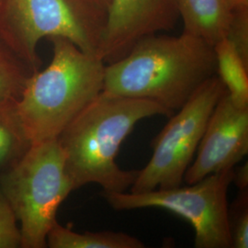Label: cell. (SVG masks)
I'll use <instances>...</instances> for the list:
<instances>
[{
  "instance_id": "ba28073f",
  "label": "cell",
  "mask_w": 248,
  "mask_h": 248,
  "mask_svg": "<svg viewBox=\"0 0 248 248\" xmlns=\"http://www.w3.org/2000/svg\"><path fill=\"white\" fill-rule=\"evenodd\" d=\"M248 154V108L235 106L225 90L210 116L183 181L192 184L232 169Z\"/></svg>"
},
{
  "instance_id": "2e32d148",
  "label": "cell",
  "mask_w": 248,
  "mask_h": 248,
  "mask_svg": "<svg viewBox=\"0 0 248 248\" xmlns=\"http://www.w3.org/2000/svg\"><path fill=\"white\" fill-rule=\"evenodd\" d=\"M21 248L17 218L0 189V248Z\"/></svg>"
},
{
  "instance_id": "5bb4252c",
  "label": "cell",
  "mask_w": 248,
  "mask_h": 248,
  "mask_svg": "<svg viewBox=\"0 0 248 248\" xmlns=\"http://www.w3.org/2000/svg\"><path fill=\"white\" fill-rule=\"evenodd\" d=\"M36 71L0 33V99H18Z\"/></svg>"
},
{
  "instance_id": "9c48e42d",
  "label": "cell",
  "mask_w": 248,
  "mask_h": 248,
  "mask_svg": "<svg viewBox=\"0 0 248 248\" xmlns=\"http://www.w3.org/2000/svg\"><path fill=\"white\" fill-rule=\"evenodd\" d=\"M178 18L177 0H108L98 56L115 62L142 38L172 30Z\"/></svg>"
},
{
  "instance_id": "3957f363",
  "label": "cell",
  "mask_w": 248,
  "mask_h": 248,
  "mask_svg": "<svg viewBox=\"0 0 248 248\" xmlns=\"http://www.w3.org/2000/svg\"><path fill=\"white\" fill-rule=\"evenodd\" d=\"M53 58L32 74L15 108L32 143L57 140L62 131L103 91L106 63L62 37L48 39Z\"/></svg>"
},
{
  "instance_id": "7a4b0ae2",
  "label": "cell",
  "mask_w": 248,
  "mask_h": 248,
  "mask_svg": "<svg viewBox=\"0 0 248 248\" xmlns=\"http://www.w3.org/2000/svg\"><path fill=\"white\" fill-rule=\"evenodd\" d=\"M173 113L158 103L102 91L59 135L65 169L74 188L96 183L104 192H125L139 170L121 169L116 157L135 125L153 116Z\"/></svg>"
},
{
  "instance_id": "7c38bea8",
  "label": "cell",
  "mask_w": 248,
  "mask_h": 248,
  "mask_svg": "<svg viewBox=\"0 0 248 248\" xmlns=\"http://www.w3.org/2000/svg\"><path fill=\"white\" fill-rule=\"evenodd\" d=\"M214 47L217 76L235 106L248 108V63L227 38Z\"/></svg>"
},
{
  "instance_id": "9a60e30c",
  "label": "cell",
  "mask_w": 248,
  "mask_h": 248,
  "mask_svg": "<svg viewBox=\"0 0 248 248\" xmlns=\"http://www.w3.org/2000/svg\"><path fill=\"white\" fill-rule=\"evenodd\" d=\"M248 189L241 190V194L229 207L232 248H248Z\"/></svg>"
},
{
  "instance_id": "ac0fdd59",
  "label": "cell",
  "mask_w": 248,
  "mask_h": 248,
  "mask_svg": "<svg viewBox=\"0 0 248 248\" xmlns=\"http://www.w3.org/2000/svg\"><path fill=\"white\" fill-rule=\"evenodd\" d=\"M232 183H234L235 186L240 190L248 189V165L246 163L243 166L234 167L232 169Z\"/></svg>"
},
{
  "instance_id": "5b68a950",
  "label": "cell",
  "mask_w": 248,
  "mask_h": 248,
  "mask_svg": "<svg viewBox=\"0 0 248 248\" xmlns=\"http://www.w3.org/2000/svg\"><path fill=\"white\" fill-rule=\"evenodd\" d=\"M106 13L85 0H0V33L34 69L41 40L62 37L98 56Z\"/></svg>"
},
{
  "instance_id": "e0dca14e",
  "label": "cell",
  "mask_w": 248,
  "mask_h": 248,
  "mask_svg": "<svg viewBox=\"0 0 248 248\" xmlns=\"http://www.w3.org/2000/svg\"><path fill=\"white\" fill-rule=\"evenodd\" d=\"M241 57L248 63V9L233 12V18L226 37Z\"/></svg>"
},
{
  "instance_id": "8992f818",
  "label": "cell",
  "mask_w": 248,
  "mask_h": 248,
  "mask_svg": "<svg viewBox=\"0 0 248 248\" xmlns=\"http://www.w3.org/2000/svg\"><path fill=\"white\" fill-rule=\"evenodd\" d=\"M232 180L230 169L185 186L157 188L142 193L102 191V196L115 211L157 208L182 217L194 229L196 248H230L227 192Z\"/></svg>"
},
{
  "instance_id": "277c9868",
  "label": "cell",
  "mask_w": 248,
  "mask_h": 248,
  "mask_svg": "<svg viewBox=\"0 0 248 248\" xmlns=\"http://www.w3.org/2000/svg\"><path fill=\"white\" fill-rule=\"evenodd\" d=\"M0 189L18 221L21 248H47L60 205L75 190L57 140L32 143L0 177Z\"/></svg>"
},
{
  "instance_id": "30bf717a",
  "label": "cell",
  "mask_w": 248,
  "mask_h": 248,
  "mask_svg": "<svg viewBox=\"0 0 248 248\" xmlns=\"http://www.w3.org/2000/svg\"><path fill=\"white\" fill-rule=\"evenodd\" d=\"M183 32L216 45L228 35L233 18L225 0H177Z\"/></svg>"
},
{
  "instance_id": "d6986e66",
  "label": "cell",
  "mask_w": 248,
  "mask_h": 248,
  "mask_svg": "<svg viewBox=\"0 0 248 248\" xmlns=\"http://www.w3.org/2000/svg\"><path fill=\"white\" fill-rule=\"evenodd\" d=\"M232 12L248 9V0H225Z\"/></svg>"
},
{
  "instance_id": "8fae6325",
  "label": "cell",
  "mask_w": 248,
  "mask_h": 248,
  "mask_svg": "<svg viewBox=\"0 0 248 248\" xmlns=\"http://www.w3.org/2000/svg\"><path fill=\"white\" fill-rule=\"evenodd\" d=\"M50 248H143L141 240L122 232L102 231L83 233L55 222L47 235Z\"/></svg>"
},
{
  "instance_id": "6da1fadb",
  "label": "cell",
  "mask_w": 248,
  "mask_h": 248,
  "mask_svg": "<svg viewBox=\"0 0 248 248\" xmlns=\"http://www.w3.org/2000/svg\"><path fill=\"white\" fill-rule=\"evenodd\" d=\"M216 75L213 45L184 32L153 34L121 59L106 63L103 91L152 100L174 113Z\"/></svg>"
},
{
  "instance_id": "52a82bcc",
  "label": "cell",
  "mask_w": 248,
  "mask_h": 248,
  "mask_svg": "<svg viewBox=\"0 0 248 248\" xmlns=\"http://www.w3.org/2000/svg\"><path fill=\"white\" fill-rule=\"evenodd\" d=\"M226 89L216 75L197 90L152 141V157L139 170L130 192L181 186L214 107Z\"/></svg>"
},
{
  "instance_id": "4fadbf2b",
  "label": "cell",
  "mask_w": 248,
  "mask_h": 248,
  "mask_svg": "<svg viewBox=\"0 0 248 248\" xmlns=\"http://www.w3.org/2000/svg\"><path fill=\"white\" fill-rule=\"evenodd\" d=\"M16 99H0V177L23 157L31 142L19 122Z\"/></svg>"
},
{
  "instance_id": "ffe728a7",
  "label": "cell",
  "mask_w": 248,
  "mask_h": 248,
  "mask_svg": "<svg viewBox=\"0 0 248 248\" xmlns=\"http://www.w3.org/2000/svg\"><path fill=\"white\" fill-rule=\"evenodd\" d=\"M92 6L96 7L97 9H100L106 13L108 6V0H85Z\"/></svg>"
}]
</instances>
